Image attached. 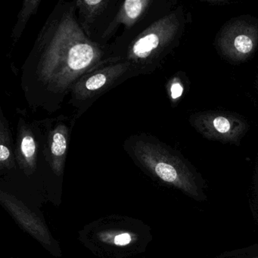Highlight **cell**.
I'll use <instances>...</instances> for the list:
<instances>
[{
  "label": "cell",
  "instance_id": "11",
  "mask_svg": "<svg viewBox=\"0 0 258 258\" xmlns=\"http://www.w3.org/2000/svg\"><path fill=\"white\" fill-rule=\"evenodd\" d=\"M41 0H25L22 4V9L18 16L17 22L15 25L12 32L13 46L17 44L25 31L28 21L34 15L37 14Z\"/></svg>",
  "mask_w": 258,
  "mask_h": 258
},
{
  "label": "cell",
  "instance_id": "13",
  "mask_svg": "<svg viewBox=\"0 0 258 258\" xmlns=\"http://www.w3.org/2000/svg\"><path fill=\"white\" fill-rule=\"evenodd\" d=\"M134 239V235L129 232H119L111 237L110 242L118 246H124L132 243Z\"/></svg>",
  "mask_w": 258,
  "mask_h": 258
},
{
  "label": "cell",
  "instance_id": "6",
  "mask_svg": "<svg viewBox=\"0 0 258 258\" xmlns=\"http://www.w3.org/2000/svg\"><path fill=\"white\" fill-rule=\"evenodd\" d=\"M75 3L80 26L90 40L98 42L114 19L120 1L78 0Z\"/></svg>",
  "mask_w": 258,
  "mask_h": 258
},
{
  "label": "cell",
  "instance_id": "5",
  "mask_svg": "<svg viewBox=\"0 0 258 258\" xmlns=\"http://www.w3.org/2000/svg\"><path fill=\"white\" fill-rule=\"evenodd\" d=\"M38 140L43 144L46 161L57 176L62 175L67 158L72 131V117L61 115L32 123Z\"/></svg>",
  "mask_w": 258,
  "mask_h": 258
},
{
  "label": "cell",
  "instance_id": "15",
  "mask_svg": "<svg viewBox=\"0 0 258 258\" xmlns=\"http://www.w3.org/2000/svg\"><path fill=\"white\" fill-rule=\"evenodd\" d=\"M182 93H183V88L180 84H177V83L172 84L171 87H170V96H171L172 99H176L180 97Z\"/></svg>",
  "mask_w": 258,
  "mask_h": 258
},
{
  "label": "cell",
  "instance_id": "14",
  "mask_svg": "<svg viewBox=\"0 0 258 258\" xmlns=\"http://www.w3.org/2000/svg\"><path fill=\"white\" fill-rule=\"evenodd\" d=\"M214 128L220 134H226L230 130V123L223 117H217L214 120Z\"/></svg>",
  "mask_w": 258,
  "mask_h": 258
},
{
  "label": "cell",
  "instance_id": "3",
  "mask_svg": "<svg viewBox=\"0 0 258 258\" xmlns=\"http://www.w3.org/2000/svg\"><path fill=\"white\" fill-rule=\"evenodd\" d=\"M123 148L136 164L152 176L190 197H200V188L188 167L155 137L145 133L133 134Z\"/></svg>",
  "mask_w": 258,
  "mask_h": 258
},
{
  "label": "cell",
  "instance_id": "10",
  "mask_svg": "<svg viewBox=\"0 0 258 258\" xmlns=\"http://www.w3.org/2000/svg\"><path fill=\"white\" fill-rule=\"evenodd\" d=\"M15 146L8 120L0 108V166L2 170L15 167Z\"/></svg>",
  "mask_w": 258,
  "mask_h": 258
},
{
  "label": "cell",
  "instance_id": "1",
  "mask_svg": "<svg viewBox=\"0 0 258 258\" xmlns=\"http://www.w3.org/2000/svg\"><path fill=\"white\" fill-rule=\"evenodd\" d=\"M113 58L111 45L90 40L80 26L75 1H59L22 66L21 87L28 107L57 112L78 80Z\"/></svg>",
  "mask_w": 258,
  "mask_h": 258
},
{
  "label": "cell",
  "instance_id": "8",
  "mask_svg": "<svg viewBox=\"0 0 258 258\" xmlns=\"http://www.w3.org/2000/svg\"><path fill=\"white\" fill-rule=\"evenodd\" d=\"M39 140L32 123L20 117L17 125L15 157L20 168L31 175L35 171L38 156Z\"/></svg>",
  "mask_w": 258,
  "mask_h": 258
},
{
  "label": "cell",
  "instance_id": "12",
  "mask_svg": "<svg viewBox=\"0 0 258 258\" xmlns=\"http://www.w3.org/2000/svg\"><path fill=\"white\" fill-rule=\"evenodd\" d=\"M234 46L238 52L247 54L252 50L253 42L246 35H239L235 39Z\"/></svg>",
  "mask_w": 258,
  "mask_h": 258
},
{
  "label": "cell",
  "instance_id": "2",
  "mask_svg": "<svg viewBox=\"0 0 258 258\" xmlns=\"http://www.w3.org/2000/svg\"><path fill=\"white\" fill-rule=\"evenodd\" d=\"M176 30L177 22L173 14L146 26L142 20L111 45L113 56L131 63L136 77L152 74L169 52Z\"/></svg>",
  "mask_w": 258,
  "mask_h": 258
},
{
  "label": "cell",
  "instance_id": "4",
  "mask_svg": "<svg viewBox=\"0 0 258 258\" xmlns=\"http://www.w3.org/2000/svg\"><path fill=\"white\" fill-rule=\"evenodd\" d=\"M134 77L136 75L131 63L119 57H114L84 75L72 87L68 102L75 109L72 116L74 123L75 124L101 96Z\"/></svg>",
  "mask_w": 258,
  "mask_h": 258
},
{
  "label": "cell",
  "instance_id": "9",
  "mask_svg": "<svg viewBox=\"0 0 258 258\" xmlns=\"http://www.w3.org/2000/svg\"><path fill=\"white\" fill-rule=\"evenodd\" d=\"M1 201L19 223L43 244H50V236L41 220L21 202L2 192Z\"/></svg>",
  "mask_w": 258,
  "mask_h": 258
},
{
  "label": "cell",
  "instance_id": "7",
  "mask_svg": "<svg viewBox=\"0 0 258 258\" xmlns=\"http://www.w3.org/2000/svg\"><path fill=\"white\" fill-rule=\"evenodd\" d=\"M153 0H126L119 3L118 9L111 23L99 37L98 43L107 45L117 30L123 25V33L132 29L150 13Z\"/></svg>",
  "mask_w": 258,
  "mask_h": 258
}]
</instances>
